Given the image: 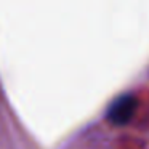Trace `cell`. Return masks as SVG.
<instances>
[{
  "instance_id": "6da1fadb",
  "label": "cell",
  "mask_w": 149,
  "mask_h": 149,
  "mask_svg": "<svg viewBox=\"0 0 149 149\" xmlns=\"http://www.w3.org/2000/svg\"><path fill=\"white\" fill-rule=\"evenodd\" d=\"M138 109V98L132 93L119 95L106 109V119L112 125H127Z\"/></svg>"
}]
</instances>
